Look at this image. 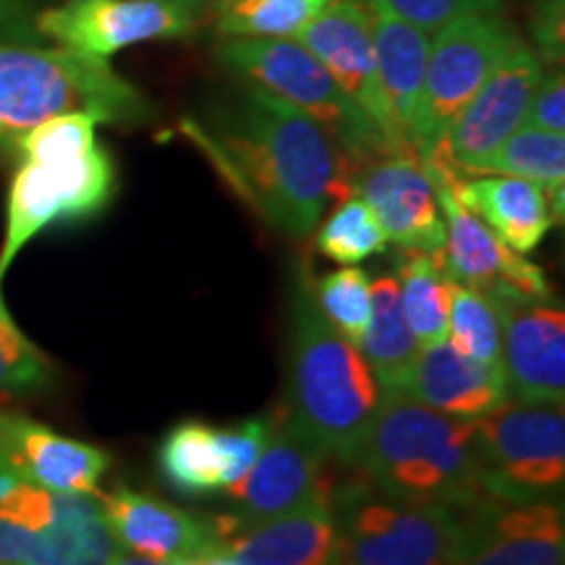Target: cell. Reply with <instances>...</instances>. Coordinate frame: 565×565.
Listing matches in <instances>:
<instances>
[{
  "instance_id": "1",
  "label": "cell",
  "mask_w": 565,
  "mask_h": 565,
  "mask_svg": "<svg viewBox=\"0 0 565 565\" xmlns=\"http://www.w3.org/2000/svg\"><path fill=\"white\" fill-rule=\"evenodd\" d=\"M181 131L246 207L286 236H309L333 202L353 194L356 168L338 141L252 84L183 118Z\"/></svg>"
},
{
  "instance_id": "2",
  "label": "cell",
  "mask_w": 565,
  "mask_h": 565,
  "mask_svg": "<svg viewBox=\"0 0 565 565\" xmlns=\"http://www.w3.org/2000/svg\"><path fill=\"white\" fill-rule=\"evenodd\" d=\"M286 380V422L330 461L353 469L383 391L362 351L320 315L307 275L291 301Z\"/></svg>"
},
{
  "instance_id": "3",
  "label": "cell",
  "mask_w": 565,
  "mask_h": 565,
  "mask_svg": "<svg viewBox=\"0 0 565 565\" xmlns=\"http://www.w3.org/2000/svg\"><path fill=\"white\" fill-rule=\"evenodd\" d=\"M89 113H66L26 131L13 152L19 168L6 202V233L0 246V282L26 244L61 223L100 215L116 196V162L97 139Z\"/></svg>"
},
{
  "instance_id": "4",
  "label": "cell",
  "mask_w": 565,
  "mask_h": 565,
  "mask_svg": "<svg viewBox=\"0 0 565 565\" xmlns=\"http://www.w3.org/2000/svg\"><path fill=\"white\" fill-rule=\"evenodd\" d=\"M353 469L387 498L469 508L479 484V424L408 398L383 395Z\"/></svg>"
},
{
  "instance_id": "5",
  "label": "cell",
  "mask_w": 565,
  "mask_h": 565,
  "mask_svg": "<svg viewBox=\"0 0 565 565\" xmlns=\"http://www.w3.org/2000/svg\"><path fill=\"white\" fill-rule=\"evenodd\" d=\"M66 113L137 126L150 121L154 105L105 58L61 45L0 42V150H13L34 126Z\"/></svg>"
},
{
  "instance_id": "6",
  "label": "cell",
  "mask_w": 565,
  "mask_h": 565,
  "mask_svg": "<svg viewBox=\"0 0 565 565\" xmlns=\"http://www.w3.org/2000/svg\"><path fill=\"white\" fill-rule=\"evenodd\" d=\"M335 479V565H458L469 550L466 508L387 498L356 469Z\"/></svg>"
},
{
  "instance_id": "7",
  "label": "cell",
  "mask_w": 565,
  "mask_h": 565,
  "mask_svg": "<svg viewBox=\"0 0 565 565\" xmlns=\"http://www.w3.org/2000/svg\"><path fill=\"white\" fill-rule=\"evenodd\" d=\"M215 55L217 63L233 76L307 113L338 141L353 168L391 152H412L387 137L338 87L330 71L301 42L278 38H223L217 42Z\"/></svg>"
},
{
  "instance_id": "8",
  "label": "cell",
  "mask_w": 565,
  "mask_h": 565,
  "mask_svg": "<svg viewBox=\"0 0 565 565\" xmlns=\"http://www.w3.org/2000/svg\"><path fill=\"white\" fill-rule=\"evenodd\" d=\"M118 553L97 494L47 490L0 456V563L110 565Z\"/></svg>"
},
{
  "instance_id": "9",
  "label": "cell",
  "mask_w": 565,
  "mask_h": 565,
  "mask_svg": "<svg viewBox=\"0 0 565 565\" xmlns=\"http://www.w3.org/2000/svg\"><path fill=\"white\" fill-rule=\"evenodd\" d=\"M479 424V484L503 503H561L565 492L563 404L505 401Z\"/></svg>"
},
{
  "instance_id": "10",
  "label": "cell",
  "mask_w": 565,
  "mask_h": 565,
  "mask_svg": "<svg viewBox=\"0 0 565 565\" xmlns=\"http://www.w3.org/2000/svg\"><path fill=\"white\" fill-rule=\"evenodd\" d=\"M515 45H521L519 30L503 11L461 13L435 32L412 134L419 158L440 145L458 113Z\"/></svg>"
},
{
  "instance_id": "11",
  "label": "cell",
  "mask_w": 565,
  "mask_h": 565,
  "mask_svg": "<svg viewBox=\"0 0 565 565\" xmlns=\"http://www.w3.org/2000/svg\"><path fill=\"white\" fill-rule=\"evenodd\" d=\"M32 30L61 47L108 61L141 42L189 38L194 13L168 0H66L40 11Z\"/></svg>"
},
{
  "instance_id": "12",
  "label": "cell",
  "mask_w": 565,
  "mask_h": 565,
  "mask_svg": "<svg viewBox=\"0 0 565 565\" xmlns=\"http://www.w3.org/2000/svg\"><path fill=\"white\" fill-rule=\"evenodd\" d=\"M542 74H545V63L540 61V55L524 42L515 45L469 105L458 113L440 145L422 160L437 162L456 175H463L524 126L529 103Z\"/></svg>"
},
{
  "instance_id": "13",
  "label": "cell",
  "mask_w": 565,
  "mask_h": 565,
  "mask_svg": "<svg viewBox=\"0 0 565 565\" xmlns=\"http://www.w3.org/2000/svg\"><path fill=\"white\" fill-rule=\"evenodd\" d=\"M422 162L435 186L445 221V246L440 254L450 280L479 288L484 294L511 288V291L532 296V299L553 301L555 294L545 270L529 263L524 254L508 249L475 212L461 204L443 166L429 160Z\"/></svg>"
},
{
  "instance_id": "14",
  "label": "cell",
  "mask_w": 565,
  "mask_h": 565,
  "mask_svg": "<svg viewBox=\"0 0 565 565\" xmlns=\"http://www.w3.org/2000/svg\"><path fill=\"white\" fill-rule=\"evenodd\" d=\"M487 296L498 309L508 391L515 401L529 404H563L565 312L561 303L532 299L511 288Z\"/></svg>"
},
{
  "instance_id": "15",
  "label": "cell",
  "mask_w": 565,
  "mask_h": 565,
  "mask_svg": "<svg viewBox=\"0 0 565 565\" xmlns=\"http://www.w3.org/2000/svg\"><path fill=\"white\" fill-rule=\"evenodd\" d=\"M330 463L328 456L296 433L286 416L275 419L263 454L242 482L223 492L231 503L228 513L242 521H263L312 503L333 492L335 477Z\"/></svg>"
},
{
  "instance_id": "16",
  "label": "cell",
  "mask_w": 565,
  "mask_h": 565,
  "mask_svg": "<svg viewBox=\"0 0 565 565\" xmlns=\"http://www.w3.org/2000/svg\"><path fill=\"white\" fill-rule=\"evenodd\" d=\"M353 194L370 204L387 242L401 249L440 252L445 246L440 204L416 152H391L359 166Z\"/></svg>"
},
{
  "instance_id": "17",
  "label": "cell",
  "mask_w": 565,
  "mask_h": 565,
  "mask_svg": "<svg viewBox=\"0 0 565 565\" xmlns=\"http://www.w3.org/2000/svg\"><path fill=\"white\" fill-rule=\"evenodd\" d=\"M217 542L238 565H335L338 524L333 492L282 515L242 521L212 515Z\"/></svg>"
},
{
  "instance_id": "18",
  "label": "cell",
  "mask_w": 565,
  "mask_h": 565,
  "mask_svg": "<svg viewBox=\"0 0 565 565\" xmlns=\"http://www.w3.org/2000/svg\"><path fill=\"white\" fill-rule=\"evenodd\" d=\"M301 42L338 82L345 95L362 108L387 137L406 147L395 134L391 110L383 97L374 58V42L370 19L362 0H333L315 21H309L294 38ZM408 150V147H406ZM414 152V150H412Z\"/></svg>"
},
{
  "instance_id": "19",
  "label": "cell",
  "mask_w": 565,
  "mask_h": 565,
  "mask_svg": "<svg viewBox=\"0 0 565 565\" xmlns=\"http://www.w3.org/2000/svg\"><path fill=\"white\" fill-rule=\"evenodd\" d=\"M469 550L458 565H563L561 503H503L484 494L466 508Z\"/></svg>"
},
{
  "instance_id": "20",
  "label": "cell",
  "mask_w": 565,
  "mask_h": 565,
  "mask_svg": "<svg viewBox=\"0 0 565 565\" xmlns=\"http://www.w3.org/2000/svg\"><path fill=\"white\" fill-rule=\"evenodd\" d=\"M95 494L121 550L160 561H192L221 550L212 515L207 519L183 511L131 487H116L113 492L97 490Z\"/></svg>"
},
{
  "instance_id": "21",
  "label": "cell",
  "mask_w": 565,
  "mask_h": 565,
  "mask_svg": "<svg viewBox=\"0 0 565 565\" xmlns=\"http://www.w3.org/2000/svg\"><path fill=\"white\" fill-rule=\"evenodd\" d=\"M0 456L30 482L55 492L95 494L110 469V454L66 437L30 416L0 412Z\"/></svg>"
},
{
  "instance_id": "22",
  "label": "cell",
  "mask_w": 565,
  "mask_h": 565,
  "mask_svg": "<svg viewBox=\"0 0 565 565\" xmlns=\"http://www.w3.org/2000/svg\"><path fill=\"white\" fill-rule=\"evenodd\" d=\"M404 395L435 412L482 419L503 406L511 391L503 364L477 362L445 338L416 353Z\"/></svg>"
},
{
  "instance_id": "23",
  "label": "cell",
  "mask_w": 565,
  "mask_h": 565,
  "mask_svg": "<svg viewBox=\"0 0 565 565\" xmlns=\"http://www.w3.org/2000/svg\"><path fill=\"white\" fill-rule=\"evenodd\" d=\"M362 6L370 19L380 87L391 110V121L401 141L414 150L412 134L427 71L429 38L412 21L401 19L385 0H362Z\"/></svg>"
},
{
  "instance_id": "24",
  "label": "cell",
  "mask_w": 565,
  "mask_h": 565,
  "mask_svg": "<svg viewBox=\"0 0 565 565\" xmlns=\"http://www.w3.org/2000/svg\"><path fill=\"white\" fill-rule=\"evenodd\" d=\"M448 179L461 204L515 254H532L553 231L555 215L540 183L515 175H456L454 171H448Z\"/></svg>"
},
{
  "instance_id": "25",
  "label": "cell",
  "mask_w": 565,
  "mask_h": 565,
  "mask_svg": "<svg viewBox=\"0 0 565 565\" xmlns=\"http://www.w3.org/2000/svg\"><path fill=\"white\" fill-rule=\"evenodd\" d=\"M356 349L370 364L383 395H404L419 343H416L404 307H401L395 275L385 273L372 282V317Z\"/></svg>"
},
{
  "instance_id": "26",
  "label": "cell",
  "mask_w": 565,
  "mask_h": 565,
  "mask_svg": "<svg viewBox=\"0 0 565 565\" xmlns=\"http://www.w3.org/2000/svg\"><path fill=\"white\" fill-rule=\"evenodd\" d=\"M440 252L401 249L395 254L401 307H404L406 322L419 349L448 338L450 286H454V280L445 273Z\"/></svg>"
},
{
  "instance_id": "27",
  "label": "cell",
  "mask_w": 565,
  "mask_h": 565,
  "mask_svg": "<svg viewBox=\"0 0 565 565\" xmlns=\"http://www.w3.org/2000/svg\"><path fill=\"white\" fill-rule=\"evenodd\" d=\"M162 479L183 494H223L225 454L217 429L204 422H181L158 445Z\"/></svg>"
},
{
  "instance_id": "28",
  "label": "cell",
  "mask_w": 565,
  "mask_h": 565,
  "mask_svg": "<svg viewBox=\"0 0 565 565\" xmlns=\"http://www.w3.org/2000/svg\"><path fill=\"white\" fill-rule=\"evenodd\" d=\"M463 175H515L540 183L547 194L565 192V134L521 126Z\"/></svg>"
},
{
  "instance_id": "29",
  "label": "cell",
  "mask_w": 565,
  "mask_h": 565,
  "mask_svg": "<svg viewBox=\"0 0 565 565\" xmlns=\"http://www.w3.org/2000/svg\"><path fill=\"white\" fill-rule=\"evenodd\" d=\"M215 30L223 38L294 40L333 0H215Z\"/></svg>"
},
{
  "instance_id": "30",
  "label": "cell",
  "mask_w": 565,
  "mask_h": 565,
  "mask_svg": "<svg viewBox=\"0 0 565 565\" xmlns=\"http://www.w3.org/2000/svg\"><path fill=\"white\" fill-rule=\"evenodd\" d=\"M317 252L335 265H359L387 249V236L374 212L359 194L345 196L330 212L328 221L317 225Z\"/></svg>"
},
{
  "instance_id": "31",
  "label": "cell",
  "mask_w": 565,
  "mask_h": 565,
  "mask_svg": "<svg viewBox=\"0 0 565 565\" xmlns=\"http://www.w3.org/2000/svg\"><path fill=\"white\" fill-rule=\"evenodd\" d=\"M448 341L466 356L482 364H503V335L498 309L479 288L456 282L450 286Z\"/></svg>"
},
{
  "instance_id": "32",
  "label": "cell",
  "mask_w": 565,
  "mask_h": 565,
  "mask_svg": "<svg viewBox=\"0 0 565 565\" xmlns=\"http://www.w3.org/2000/svg\"><path fill=\"white\" fill-rule=\"evenodd\" d=\"M315 303L320 315L345 341L359 345L372 317V280L359 267L345 265L341 270L324 273L312 282Z\"/></svg>"
},
{
  "instance_id": "33",
  "label": "cell",
  "mask_w": 565,
  "mask_h": 565,
  "mask_svg": "<svg viewBox=\"0 0 565 565\" xmlns=\"http://www.w3.org/2000/svg\"><path fill=\"white\" fill-rule=\"evenodd\" d=\"M51 359L24 335L0 294V391L32 393L51 383Z\"/></svg>"
},
{
  "instance_id": "34",
  "label": "cell",
  "mask_w": 565,
  "mask_h": 565,
  "mask_svg": "<svg viewBox=\"0 0 565 565\" xmlns=\"http://www.w3.org/2000/svg\"><path fill=\"white\" fill-rule=\"evenodd\" d=\"M275 419H278V416L263 414L244 419L242 424H236V427L217 429V440H221V448L225 454V490H231L233 484L242 482L246 471L252 469L254 461H257V456L263 454V448L273 435Z\"/></svg>"
},
{
  "instance_id": "35",
  "label": "cell",
  "mask_w": 565,
  "mask_h": 565,
  "mask_svg": "<svg viewBox=\"0 0 565 565\" xmlns=\"http://www.w3.org/2000/svg\"><path fill=\"white\" fill-rule=\"evenodd\" d=\"M401 19L424 32H437L443 24L471 11H503V0H385Z\"/></svg>"
},
{
  "instance_id": "36",
  "label": "cell",
  "mask_w": 565,
  "mask_h": 565,
  "mask_svg": "<svg viewBox=\"0 0 565 565\" xmlns=\"http://www.w3.org/2000/svg\"><path fill=\"white\" fill-rule=\"evenodd\" d=\"M524 126L540 131L565 134V76L561 66H550L536 84Z\"/></svg>"
},
{
  "instance_id": "37",
  "label": "cell",
  "mask_w": 565,
  "mask_h": 565,
  "mask_svg": "<svg viewBox=\"0 0 565 565\" xmlns=\"http://www.w3.org/2000/svg\"><path fill=\"white\" fill-rule=\"evenodd\" d=\"M532 51L540 55L547 66H561L563 63V0H540L532 13Z\"/></svg>"
},
{
  "instance_id": "38",
  "label": "cell",
  "mask_w": 565,
  "mask_h": 565,
  "mask_svg": "<svg viewBox=\"0 0 565 565\" xmlns=\"http://www.w3.org/2000/svg\"><path fill=\"white\" fill-rule=\"evenodd\" d=\"M61 3H66V0H0V30L17 32L32 26L40 11Z\"/></svg>"
},
{
  "instance_id": "39",
  "label": "cell",
  "mask_w": 565,
  "mask_h": 565,
  "mask_svg": "<svg viewBox=\"0 0 565 565\" xmlns=\"http://www.w3.org/2000/svg\"><path fill=\"white\" fill-rule=\"evenodd\" d=\"M110 565H183V561H160V557H147L137 553H118Z\"/></svg>"
},
{
  "instance_id": "40",
  "label": "cell",
  "mask_w": 565,
  "mask_h": 565,
  "mask_svg": "<svg viewBox=\"0 0 565 565\" xmlns=\"http://www.w3.org/2000/svg\"><path fill=\"white\" fill-rule=\"evenodd\" d=\"M183 565H238V563L233 561L231 555H225L223 550H217V553H207V555L192 557V561H183Z\"/></svg>"
},
{
  "instance_id": "41",
  "label": "cell",
  "mask_w": 565,
  "mask_h": 565,
  "mask_svg": "<svg viewBox=\"0 0 565 565\" xmlns=\"http://www.w3.org/2000/svg\"><path fill=\"white\" fill-rule=\"evenodd\" d=\"M168 3H175V6H183V9H200V6H207L212 0H168Z\"/></svg>"
},
{
  "instance_id": "42",
  "label": "cell",
  "mask_w": 565,
  "mask_h": 565,
  "mask_svg": "<svg viewBox=\"0 0 565 565\" xmlns=\"http://www.w3.org/2000/svg\"><path fill=\"white\" fill-rule=\"evenodd\" d=\"M0 565H11V563H0Z\"/></svg>"
}]
</instances>
